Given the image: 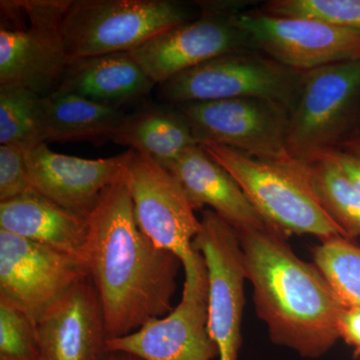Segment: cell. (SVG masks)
Here are the masks:
<instances>
[{"label": "cell", "instance_id": "6da1fadb", "mask_svg": "<svg viewBox=\"0 0 360 360\" xmlns=\"http://www.w3.org/2000/svg\"><path fill=\"white\" fill-rule=\"evenodd\" d=\"M87 219L84 262L103 305L108 340L169 314L182 264L139 229L125 176L103 191Z\"/></svg>", "mask_w": 360, "mask_h": 360}, {"label": "cell", "instance_id": "7a4b0ae2", "mask_svg": "<svg viewBox=\"0 0 360 360\" xmlns=\"http://www.w3.org/2000/svg\"><path fill=\"white\" fill-rule=\"evenodd\" d=\"M236 234L255 309L272 342L304 359L328 354L340 338L338 321L345 305L323 274L315 264L300 259L281 234Z\"/></svg>", "mask_w": 360, "mask_h": 360}, {"label": "cell", "instance_id": "3957f363", "mask_svg": "<svg viewBox=\"0 0 360 360\" xmlns=\"http://www.w3.org/2000/svg\"><path fill=\"white\" fill-rule=\"evenodd\" d=\"M200 146L233 176L277 233L284 238L290 234H309L321 240L348 238L312 193L300 160L274 162L212 142H202Z\"/></svg>", "mask_w": 360, "mask_h": 360}, {"label": "cell", "instance_id": "277c9868", "mask_svg": "<svg viewBox=\"0 0 360 360\" xmlns=\"http://www.w3.org/2000/svg\"><path fill=\"white\" fill-rule=\"evenodd\" d=\"M71 0L0 1V85L42 97L58 90L70 59L63 21Z\"/></svg>", "mask_w": 360, "mask_h": 360}, {"label": "cell", "instance_id": "5b68a950", "mask_svg": "<svg viewBox=\"0 0 360 360\" xmlns=\"http://www.w3.org/2000/svg\"><path fill=\"white\" fill-rule=\"evenodd\" d=\"M193 20L174 0H71L63 21L70 59L130 52Z\"/></svg>", "mask_w": 360, "mask_h": 360}, {"label": "cell", "instance_id": "8992f818", "mask_svg": "<svg viewBox=\"0 0 360 360\" xmlns=\"http://www.w3.org/2000/svg\"><path fill=\"white\" fill-rule=\"evenodd\" d=\"M304 71L286 68L257 51L236 52L179 73L156 85L162 103L260 98L290 111Z\"/></svg>", "mask_w": 360, "mask_h": 360}, {"label": "cell", "instance_id": "52a82bcc", "mask_svg": "<svg viewBox=\"0 0 360 360\" xmlns=\"http://www.w3.org/2000/svg\"><path fill=\"white\" fill-rule=\"evenodd\" d=\"M359 104L360 59L304 71L288 115L290 155L307 161L340 146Z\"/></svg>", "mask_w": 360, "mask_h": 360}, {"label": "cell", "instance_id": "ba28073f", "mask_svg": "<svg viewBox=\"0 0 360 360\" xmlns=\"http://www.w3.org/2000/svg\"><path fill=\"white\" fill-rule=\"evenodd\" d=\"M125 181L142 233L158 248L176 255L186 277L195 276L205 264L193 245L201 222L174 175L148 156L131 150Z\"/></svg>", "mask_w": 360, "mask_h": 360}, {"label": "cell", "instance_id": "9c48e42d", "mask_svg": "<svg viewBox=\"0 0 360 360\" xmlns=\"http://www.w3.org/2000/svg\"><path fill=\"white\" fill-rule=\"evenodd\" d=\"M200 15L156 35L131 52L156 85L225 54L255 51L236 23L238 4L198 1Z\"/></svg>", "mask_w": 360, "mask_h": 360}, {"label": "cell", "instance_id": "30bf717a", "mask_svg": "<svg viewBox=\"0 0 360 360\" xmlns=\"http://www.w3.org/2000/svg\"><path fill=\"white\" fill-rule=\"evenodd\" d=\"M198 143L212 142L258 160L290 163L286 144L290 111L260 98H231L176 105Z\"/></svg>", "mask_w": 360, "mask_h": 360}, {"label": "cell", "instance_id": "8fae6325", "mask_svg": "<svg viewBox=\"0 0 360 360\" xmlns=\"http://www.w3.org/2000/svg\"><path fill=\"white\" fill-rule=\"evenodd\" d=\"M193 248L205 260L208 328L219 360H238L245 307V262L236 231L212 210L202 212Z\"/></svg>", "mask_w": 360, "mask_h": 360}, {"label": "cell", "instance_id": "7c38bea8", "mask_svg": "<svg viewBox=\"0 0 360 360\" xmlns=\"http://www.w3.org/2000/svg\"><path fill=\"white\" fill-rule=\"evenodd\" d=\"M253 49L286 68L309 71L360 59V32L309 18L238 13Z\"/></svg>", "mask_w": 360, "mask_h": 360}, {"label": "cell", "instance_id": "4fadbf2b", "mask_svg": "<svg viewBox=\"0 0 360 360\" xmlns=\"http://www.w3.org/2000/svg\"><path fill=\"white\" fill-rule=\"evenodd\" d=\"M108 352H127L143 360H212L219 349L208 328V281L205 264L186 277L181 300L165 316L146 322L122 338L106 341Z\"/></svg>", "mask_w": 360, "mask_h": 360}, {"label": "cell", "instance_id": "5bb4252c", "mask_svg": "<svg viewBox=\"0 0 360 360\" xmlns=\"http://www.w3.org/2000/svg\"><path fill=\"white\" fill-rule=\"evenodd\" d=\"M89 274L82 260L0 229V295L35 321Z\"/></svg>", "mask_w": 360, "mask_h": 360}, {"label": "cell", "instance_id": "9a60e30c", "mask_svg": "<svg viewBox=\"0 0 360 360\" xmlns=\"http://www.w3.org/2000/svg\"><path fill=\"white\" fill-rule=\"evenodd\" d=\"M131 150L98 160L58 153L47 143L26 150L35 193L61 207L87 217L108 187L124 179Z\"/></svg>", "mask_w": 360, "mask_h": 360}, {"label": "cell", "instance_id": "2e32d148", "mask_svg": "<svg viewBox=\"0 0 360 360\" xmlns=\"http://www.w3.org/2000/svg\"><path fill=\"white\" fill-rule=\"evenodd\" d=\"M40 360H104L105 319L91 277H82L37 321Z\"/></svg>", "mask_w": 360, "mask_h": 360}, {"label": "cell", "instance_id": "e0dca14e", "mask_svg": "<svg viewBox=\"0 0 360 360\" xmlns=\"http://www.w3.org/2000/svg\"><path fill=\"white\" fill-rule=\"evenodd\" d=\"M167 169L177 180L194 210L210 206L236 232L277 233L257 212L233 176L213 160L200 144L184 151Z\"/></svg>", "mask_w": 360, "mask_h": 360}, {"label": "cell", "instance_id": "ac0fdd59", "mask_svg": "<svg viewBox=\"0 0 360 360\" xmlns=\"http://www.w3.org/2000/svg\"><path fill=\"white\" fill-rule=\"evenodd\" d=\"M155 82L131 52L70 59L54 94H72L122 110V106L148 96Z\"/></svg>", "mask_w": 360, "mask_h": 360}, {"label": "cell", "instance_id": "d6986e66", "mask_svg": "<svg viewBox=\"0 0 360 360\" xmlns=\"http://www.w3.org/2000/svg\"><path fill=\"white\" fill-rule=\"evenodd\" d=\"M0 229L84 262L89 219L39 193L0 202Z\"/></svg>", "mask_w": 360, "mask_h": 360}, {"label": "cell", "instance_id": "ffe728a7", "mask_svg": "<svg viewBox=\"0 0 360 360\" xmlns=\"http://www.w3.org/2000/svg\"><path fill=\"white\" fill-rule=\"evenodd\" d=\"M112 141L148 156L165 168L187 149L198 146L181 110L162 103L127 113Z\"/></svg>", "mask_w": 360, "mask_h": 360}, {"label": "cell", "instance_id": "44dd1931", "mask_svg": "<svg viewBox=\"0 0 360 360\" xmlns=\"http://www.w3.org/2000/svg\"><path fill=\"white\" fill-rule=\"evenodd\" d=\"M127 113L72 94H53L44 98L42 141H112Z\"/></svg>", "mask_w": 360, "mask_h": 360}, {"label": "cell", "instance_id": "7402d4cb", "mask_svg": "<svg viewBox=\"0 0 360 360\" xmlns=\"http://www.w3.org/2000/svg\"><path fill=\"white\" fill-rule=\"evenodd\" d=\"M300 165L305 180L324 210L348 238H360V193L347 174L324 155L300 161Z\"/></svg>", "mask_w": 360, "mask_h": 360}, {"label": "cell", "instance_id": "603a6c76", "mask_svg": "<svg viewBox=\"0 0 360 360\" xmlns=\"http://www.w3.org/2000/svg\"><path fill=\"white\" fill-rule=\"evenodd\" d=\"M44 98L32 90L0 85V143L25 150L44 143Z\"/></svg>", "mask_w": 360, "mask_h": 360}, {"label": "cell", "instance_id": "cb8c5ba5", "mask_svg": "<svg viewBox=\"0 0 360 360\" xmlns=\"http://www.w3.org/2000/svg\"><path fill=\"white\" fill-rule=\"evenodd\" d=\"M314 264L345 307H360V248L349 238L324 239L315 246Z\"/></svg>", "mask_w": 360, "mask_h": 360}, {"label": "cell", "instance_id": "d4e9b609", "mask_svg": "<svg viewBox=\"0 0 360 360\" xmlns=\"http://www.w3.org/2000/svg\"><path fill=\"white\" fill-rule=\"evenodd\" d=\"M0 360H40L37 321L0 295Z\"/></svg>", "mask_w": 360, "mask_h": 360}, {"label": "cell", "instance_id": "484cf974", "mask_svg": "<svg viewBox=\"0 0 360 360\" xmlns=\"http://www.w3.org/2000/svg\"><path fill=\"white\" fill-rule=\"evenodd\" d=\"M262 13L279 18H309L360 32V0H274Z\"/></svg>", "mask_w": 360, "mask_h": 360}, {"label": "cell", "instance_id": "4316f807", "mask_svg": "<svg viewBox=\"0 0 360 360\" xmlns=\"http://www.w3.org/2000/svg\"><path fill=\"white\" fill-rule=\"evenodd\" d=\"M32 193L35 191L28 172L25 148L18 144H2L0 146V202Z\"/></svg>", "mask_w": 360, "mask_h": 360}, {"label": "cell", "instance_id": "83f0119b", "mask_svg": "<svg viewBox=\"0 0 360 360\" xmlns=\"http://www.w3.org/2000/svg\"><path fill=\"white\" fill-rule=\"evenodd\" d=\"M319 155L335 161L360 193V153L345 146H338Z\"/></svg>", "mask_w": 360, "mask_h": 360}, {"label": "cell", "instance_id": "f1b7e54d", "mask_svg": "<svg viewBox=\"0 0 360 360\" xmlns=\"http://www.w3.org/2000/svg\"><path fill=\"white\" fill-rule=\"evenodd\" d=\"M340 338L360 355V307H345L338 321Z\"/></svg>", "mask_w": 360, "mask_h": 360}, {"label": "cell", "instance_id": "f546056e", "mask_svg": "<svg viewBox=\"0 0 360 360\" xmlns=\"http://www.w3.org/2000/svg\"><path fill=\"white\" fill-rule=\"evenodd\" d=\"M104 360H143L134 354H127V352H108Z\"/></svg>", "mask_w": 360, "mask_h": 360}, {"label": "cell", "instance_id": "4dcf8cb0", "mask_svg": "<svg viewBox=\"0 0 360 360\" xmlns=\"http://www.w3.org/2000/svg\"><path fill=\"white\" fill-rule=\"evenodd\" d=\"M338 146H345V148L352 149L360 153V136L354 137V139H348L340 143ZM338 148V146H336Z\"/></svg>", "mask_w": 360, "mask_h": 360}]
</instances>
